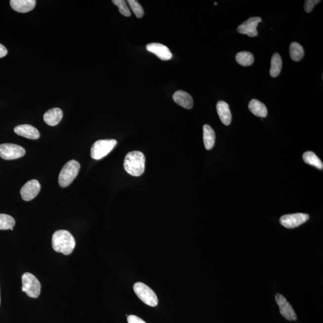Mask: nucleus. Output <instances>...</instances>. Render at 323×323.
<instances>
[{
  "instance_id": "nucleus-19",
  "label": "nucleus",
  "mask_w": 323,
  "mask_h": 323,
  "mask_svg": "<svg viewBox=\"0 0 323 323\" xmlns=\"http://www.w3.org/2000/svg\"><path fill=\"white\" fill-rule=\"evenodd\" d=\"M203 139L205 149L211 150L214 146L215 134L214 129L208 124L203 126Z\"/></svg>"
},
{
  "instance_id": "nucleus-27",
  "label": "nucleus",
  "mask_w": 323,
  "mask_h": 323,
  "mask_svg": "<svg viewBox=\"0 0 323 323\" xmlns=\"http://www.w3.org/2000/svg\"><path fill=\"white\" fill-rule=\"evenodd\" d=\"M320 2H321L320 0H307V1H305L304 8L305 12L307 13L311 12L314 6Z\"/></svg>"
},
{
  "instance_id": "nucleus-11",
  "label": "nucleus",
  "mask_w": 323,
  "mask_h": 323,
  "mask_svg": "<svg viewBox=\"0 0 323 323\" xmlns=\"http://www.w3.org/2000/svg\"><path fill=\"white\" fill-rule=\"evenodd\" d=\"M41 185L37 180L28 181L22 187L21 190V195L22 199L25 201H30L35 198L40 191Z\"/></svg>"
},
{
  "instance_id": "nucleus-8",
  "label": "nucleus",
  "mask_w": 323,
  "mask_h": 323,
  "mask_svg": "<svg viewBox=\"0 0 323 323\" xmlns=\"http://www.w3.org/2000/svg\"><path fill=\"white\" fill-rule=\"evenodd\" d=\"M310 219V215L304 213H296L283 215L280 219L281 225L287 229H292L302 225Z\"/></svg>"
},
{
  "instance_id": "nucleus-16",
  "label": "nucleus",
  "mask_w": 323,
  "mask_h": 323,
  "mask_svg": "<svg viewBox=\"0 0 323 323\" xmlns=\"http://www.w3.org/2000/svg\"><path fill=\"white\" fill-rule=\"evenodd\" d=\"M63 117V112L59 108H53L48 110L44 115L45 123L51 126H56L58 124Z\"/></svg>"
},
{
  "instance_id": "nucleus-29",
  "label": "nucleus",
  "mask_w": 323,
  "mask_h": 323,
  "mask_svg": "<svg viewBox=\"0 0 323 323\" xmlns=\"http://www.w3.org/2000/svg\"><path fill=\"white\" fill-rule=\"evenodd\" d=\"M7 50L3 45L0 44V58L4 57L7 54Z\"/></svg>"
},
{
  "instance_id": "nucleus-4",
  "label": "nucleus",
  "mask_w": 323,
  "mask_h": 323,
  "mask_svg": "<svg viewBox=\"0 0 323 323\" xmlns=\"http://www.w3.org/2000/svg\"><path fill=\"white\" fill-rule=\"evenodd\" d=\"M22 288L24 292L33 298H38L41 293V284L39 280L29 273H25L22 275Z\"/></svg>"
},
{
  "instance_id": "nucleus-17",
  "label": "nucleus",
  "mask_w": 323,
  "mask_h": 323,
  "mask_svg": "<svg viewBox=\"0 0 323 323\" xmlns=\"http://www.w3.org/2000/svg\"><path fill=\"white\" fill-rule=\"evenodd\" d=\"M216 108L222 122L226 126L229 125L232 121V115L229 104L225 101H220L218 102Z\"/></svg>"
},
{
  "instance_id": "nucleus-22",
  "label": "nucleus",
  "mask_w": 323,
  "mask_h": 323,
  "mask_svg": "<svg viewBox=\"0 0 323 323\" xmlns=\"http://www.w3.org/2000/svg\"><path fill=\"white\" fill-rule=\"evenodd\" d=\"M236 61L241 66L248 67L253 64L254 58L251 53L243 51L237 54Z\"/></svg>"
},
{
  "instance_id": "nucleus-10",
  "label": "nucleus",
  "mask_w": 323,
  "mask_h": 323,
  "mask_svg": "<svg viewBox=\"0 0 323 323\" xmlns=\"http://www.w3.org/2000/svg\"><path fill=\"white\" fill-rule=\"evenodd\" d=\"M261 21L262 19L260 17H251L239 25L237 28V31L242 35L254 38L258 35L256 28L258 24Z\"/></svg>"
},
{
  "instance_id": "nucleus-12",
  "label": "nucleus",
  "mask_w": 323,
  "mask_h": 323,
  "mask_svg": "<svg viewBox=\"0 0 323 323\" xmlns=\"http://www.w3.org/2000/svg\"><path fill=\"white\" fill-rule=\"evenodd\" d=\"M146 49L150 52L154 53L156 56L162 61H168L172 58V54L169 48L165 45L153 42L147 45Z\"/></svg>"
},
{
  "instance_id": "nucleus-23",
  "label": "nucleus",
  "mask_w": 323,
  "mask_h": 323,
  "mask_svg": "<svg viewBox=\"0 0 323 323\" xmlns=\"http://www.w3.org/2000/svg\"><path fill=\"white\" fill-rule=\"evenodd\" d=\"M303 160L306 163L316 167L319 169H323V164L322 161L313 152H305L303 155Z\"/></svg>"
},
{
  "instance_id": "nucleus-32",
  "label": "nucleus",
  "mask_w": 323,
  "mask_h": 323,
  "mask_svg": "<svg viewBox=\"0 0 323 323\" xmlns=\"http://www.w3.org/2000/svg\"><path fill=\"white\" fill-rule=\"evenodd\" d=\"M214 5H217V2H215Z\"/></svg>"
},
{
  "instance_id": "nucleus-6",
  "label": "nucleus",
  "mask_w": 323,
  "mask_h": 323,
  "mask_svg": "<svg viewBox=\"0 0 323 323\" xmlns=\"http://www.w3.org/2000/svg\"><path fill=\"white\" fill-rule=\"evenodd\" d=\"M134 290L136 294L144 304L150 307H157L158 299L154 291L143 283H137L134 285Z\"/></svg>"
},
{
  "instance_id": "nucleus-20",
  "label": "nucleus",
  "mask_w": 323,
  "mask_h": 323,
  "mask_svg": "<svg viewBox=\"0 0 323 323\" xmlns=\"http://www.w3.org/2000/svg\"><path fill=\"white\" fill-rule=\"evenodd\" d=\"M283 61L281 56L279 53H274L271 59V67L270 75L272 78H276L279 76L282 72Z\"/></svg>"
},
{
  "instance_id": "nucleus-25",
  "label": "nucleus",
  "mask_w": 323,
  "mask_h": 323,
  "mask_svg": "<svg viewBox=\"0 0 323 323\" xmlns=\"http://www.w3.org/2000/svg\"><path fill=\"white\" fill-rule=\"evenodd\" d=\"M127 2L136 17L138 18H143L144 14V9L138 1L136 0H128Z\"/></svg>"
},
{
  "instance_id": "nucleus-30",
  "label": "nucleus",
  "mask_w": 323,
  "mask_h": 323,
  "mask_svg": "<svg viewBox=\"0 0 323 323\" xmlns=\"http://www.w3.org/2000/svg\"><path fill=\"white\" fill-rule=\"evenodd\" d=\"M0 303H1V295H0Z\"/></svg>"
},
{
  "instance_id": "nucleus-21",
  "label": "nucleus",
  "mask_w": 323,
  "mask_h": 323,
  "mask_svg": "<svg viewBox=\"0 0 323 323\" xmlns=\"http://www.w3.org/2000/svg\"><path fill=\"white\" fill-rule=\"evenodd\" d=\"M290 55L293 61H300L305 55L304 48L298 42H291L290 46Z\"/></svg>"
},
{
  "instance_id": "nucleus-28",
  "label": "nucleus",
  "mask_w": 323,
  "mask_h": 323,
  "mask_svg": "<svg viewBox=\"0 0 323 323\" xmlns=\"http://www.w3.org/2000/svg\"><path fill=\"white\" fill-rule=\"evenodd\" d=\"M127 322L128 323H147L140 317L134 315L127 316Z\"/></svg>"
},
{
  "instance_id": "nucleus-3",
  "label": "nucleus",
  "mask_w": 323,
  "mask_h": 323,
  "mask_svg": "<svg viewBox=\"0 0 323 323\" xmlns=\"http://www.w3.org/2000/svg\"><path fill=\"white\" fill-rule=\"evenodd\" d=\"M81 165L78 161L71 160L62 168L59 175V185L62 188H67L72 183L74 180L78 176L80 171Z\"/></svg>"
},
{
  "instance_id": "nucleus-15",
  "label": "nucleus",
  "mask_w": 323,
  "mask_h": 323,
  "mask_svg": "<svg viewBox=\"0 0 323 323\" xmlns=\"http://www.w3.org/2000/svg\"><path fill=\"white\" fill-rule=\"evenodd\" d=\"M173 100L179 106L186 109H191L194 106V101L191 95L183 90H178L174 93Z\"/></svg>"
},
{
  "instance_id": "nucleus-9",
  "label": "nucleus",
  "mask_w": 323,
  "mask_h": 323,
  "mask_svg": "<svg viewBox=\"0 0 323 323\" xmlns=\"http://www.w3.org/2000/svg\"><path fill=\"white\" fill-rule=\"evenodd\" d=\"M276 300L277 304L279 306L282 315L289 321H296L297 317L295 311L285 297L281 294L278 293L276 296Z\"/></svg>"
},
{
  "instance_id": "nucleus-14",
  "label": "nucleus",
  "mask_w": 323,
  "mask_h": 323,
  "mask_svg": "<svg viewBox=\"0 0 323 323\" xmlns=\"http://www.w3.org/2000/svg\"><path fill=\"white\" fill-rule=\"evenodd\" d=\"M10 4L16 12L27 13L35 7L36 1L35 0H11Z\"/></svg>"
},
{
  "instance_id": "nucleus-5",
  "label": "nucleus",
  "mask_w": 323,
  "mask_h": 323,
  "mask_svg": "<svg viewBox=\"0 0 323 323\" xmlns=\"http://www.w3.org/2000/svg\"><path fill=\"white\" fill-rule=\"evenodd\" d=\"M117 141L114 139L111 140H100L96 141L93 144L90 150V155L92 158L95 160H100L111 152L115 148Z\"/></svg>"
},
{
  "instance_id": "nucleus-2",
  "label": "nucleus",
  "mask_w": 323,
  "mask_h": 323,
  "mask_svg": "<svg viewBox=\"0 0 323 323\" xmlns=\"http://www.w3.org/2000/svg\"><path fill=\"white\" fill-rule=\"evenodd\" d=\"M146 158L142 152L132 151L126 155L124 160V168L132 176L139 177L145 170Z\"/></svg>"
},
{
  "instance_id": "nucleus-24",
  "label": "nucleus",
  "mask_w": 323,
  "mask_h": 323,
  "mask_svg": "<svg viewBox=\"0 0 323 323\" xmlns=\"http://www.w3.org/2000/svg\"><path fill=\"white\" fill-rule=\"evenodd\" d=\"M15 220L9 215L0 214V230H7L13 228Z\"/></svg>"
},
{
  "instance_id": "nucleus-26",
  "label": "nucleus",
  "mask_w": 323,
  "mask_h": 323,
  "mask_svg": "<svg viewBox=\"0 0 323 323\" xmlns=\"http://www.w3.org/2000/svg\"><path fill=\"white\" fill-rule=\"evenodd\" d=\"M112 2L118 7L121 15L126 17H129L131 15V11L124 0H113Z\"/></svg>"
},
{
  "instance_id": "nucleus-31",
  "label": "nucleus",
  "mask_w": 323,
  "mask_h": 323,
  "mask_svg": "<svg viewBox=\"0 0 323 323\" xmlns=\"http://www.w3.org/2000/svg\"><path fill=\"white\" fill-rule=\"evenodd\" d=\"M10 230H11V231H13V228H11V229H10Z\"/></svg>"
},
{
  "instance_id": "nucleus-7",
  "label": "nucleus",
  "mask_w": 323,
  "mask_h": 323,
  "mask_svg": "<svg viewBox=\"0 0 323 323\" xmlns=\"http://www.w3.org/2000/svg\"><path fill=\"white\" fill-rule=\"evenodd\" d=\"M25 150L23 147L14 144H2L0 145V157L5 160H16L24 157Z\"/></svg>"
},
{
  "instance_id": "nucleus-18",
  "label": "nucleus",
  "mask_w": 323,
  "mask_h": 323,
  "mask_svg": "<svg viewBox=\"0 0 323 323\" xmlns=\"http://www.w3.org/2000/svg\"><path fill=\"white\" fill-rule=\"evenodd\" d=\"M248 109L255 116L259 118H265L268 115V110L265 105L259 100L253 99L248 104Z\"/></svg>"
},
{
  "instance_id": "nucleus-1",
  "label": "nucleus",
  "mask_w": 323,
  "mask_h": 323,
  "mask_svg": "<svg viewBox=\"0 0 323 323\" xmlns=\"http://www.w3.org/2000/svg\"><path fill=\"white\" fill-rule=\"evenodd\" d=\"M52 244L53 250L65 255L72 253L76 246L75 238L66 230L56 231L52 236Z\"/></svg>"
},
{
  "instance_id": "nucleus-13",
  "label": "nucleus",
  "mask_w": 323,
  "mask_h": 323,
  "mask_svg": "<svg viewBox=\"0 0 323 323\" xmlns=\"http://www.w3.org/2000/svg\"><path fill=\"white\" fill-rule=\"evenodd\" d=\"M14 131L18 135L32 139V140H37L40 136L38 129L28 124H21V125L16 126L14 129Z\"/></svg>"
}]
</instances>
